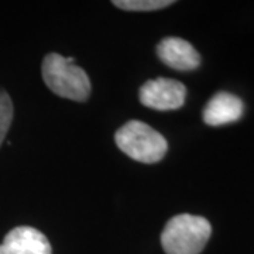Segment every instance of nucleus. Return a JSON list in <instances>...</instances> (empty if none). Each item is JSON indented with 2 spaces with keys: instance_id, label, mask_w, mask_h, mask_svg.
<instances>
[{
  "instance_id": "1",
  "label": "nucleus",
  "mask_w": 254,
  "mask_h": 254,
  "mask_svg": "<svg viewBox=\"0 0 254 254\" xmlns=\"http://www.w3.org/2000/svg\"><path fill=\"white\" fill-rule=\"evenodd\" d=\"M73 58L51 53L43 61V79L55 95L75 102H85L91 95V81Z\"/></svg>"
},
{
  "instance_id": "2",
  "label": "nucleus",
  "mask_w": 254,
  "mask_h": 254,
  "mask_svg": "<svg viewBox=\"0 0 254 254\" xmlns=\"http://www.w3.org/2000/svg\"><path fill=\"white\" fill-rule=\"evenodd\" d=\"M212 235V226L202 216L182 213L171 218L161 233L167 254H199Z\"/></svg>"
},
{
  "instance_id": "3",
  "label": "nucleus",
  "mask_w": 254,
  "mask_h": 254,
  "mask_svg": "<svg viewBox=\"0 0 254 254\" xmlns=\"http://www.w3.org/2000/svg\"><path fill=\"white\" fill-rule=\"evenodd\" d=\"M115 141L125 154L143 164L161 161L168 150L163 134L140 120H130L120 127Z\"/></svg>"
},
{
  "instance_id": "4",
  "label": "nucleus",
  "mask_w": 254,
  "mask_h": 254,
  "mask_svg": "<svg viewBox=\"0 0 254 254\" xmlns=\"http://www.w3.org/2000/svg\"><path fill=\"white\" fill-rule=\"evenodd\" d=\"M187 88L180 81L157 78L140 88L138 99L145 108L154 110H177L184 106Z\"/></svg>"
},
{
  "instance_id": "5",
  "label": "nucleus",
  "mask_w": 254,
  "mask_h": 254,
  "mask_svg": "<svg viewBox=\"0 0 254 254\" xmlns=\"http://www.w3.org/2000/svg\"><path fill=\"white\" fill-rule=\"evenodd\" d=\"M0 254H53L51 245L40 230L30 226L14 227L0 245Z\"/></svg>"
},
{
  "instance_id": "6",
  "label": "nucleus",
  "mask_w": 254,
  "mask_h": 254,
  "mask_svg": "<svg viewBox=\"0 0 254 254\" xmlns=\"http://www.w3.org/2000/svg\"><path fill=\"white\" fill-rule=\"evenodd\" d=\"M157 55L175 71H193L200 65V57L193 46L178 37H167L157 46Z\"/></svg>"
},
{
  "instance_id": "7",
  "label": "nucleus",
  "mask_w": 254,
  "mask_h": 254,
  "mask_svg": "<svg viewBox=\"0 0 254 254\" xmlns=\"http://www.w3.org/2000/svg\"><path fill=\"white\" fill-rule=\"evenodd\" d=\"M243 102L237 96L227 92H219L206 103L202 116L208 126L216 127L237 122L243 116Z\"/></svg>"
},
{
  "instance_id": "8",
  "label": "nucleus",
  "mask_w": 254,
  "mask_h": 254,
  "mask_svg": "<svg viewBox=\"0 0 254 254\" xmlns=\"http://www.w3.org/2000/svg\"><path fill=\"white\" fill-rule=\"evenodd\" d=\"M171 0H115L113 4L127 11H153L171 6Z\"/></svg>"
},
{
  "instance_id": "9",
  "label": "nucleus",
  "mask_w": 254,
  "mask_h": 254,
  "mask_svg": "<svg viewBox=\"0 0 254 254\" xmlns=\"http://www.w3.org/2000/svg\"><path fill=\"white\" fill-rule=\"evenodd\" d=\"M13 120V103L7 92L0 89V145L9 131Z\"/></svg>"
}]
</instances>
